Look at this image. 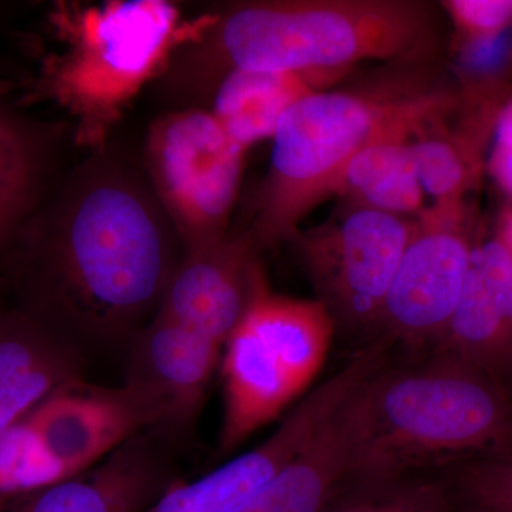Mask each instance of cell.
Listing matches in <instances>:
<instances>
[{
  "label": "cell",
  "instance_id": "cell-4",
  "mask_svg": "<svg viewBox=\"0 0 512 512\" xmlns=\"http://www.w3.org/2000/svg\"><path fill=\"white\" fill-rule=\"evenodd\" d=\"M350 404V478L437 474L512 453L510 389L439 350L396 353L353 393Z\"/></svg>",
  "mask_w": 512,
  "mask_h": 512
},
{
  "label": "cell",
  "instance_id": "cell-14",
  "mask_svg": "<svg viewBox=\"0 0 512 512\" xmlns=\"http://www.w3.org/2000/svg\"><path fill=\"white\" fill-rule=\"evenodd\" d=\"M170 485L158 454L136 437L90 470L0 512H147Z\"/></svg>",
  "mask_w": 512,
  "mask_h": 512
},
{
  "label": "cell",
  "instance_id": "cell-23",
  "mask_svg": "<svg viewBox=\"0 0 512 512\" xmlns=\"http://www.w3.org/2000/svg\"><path fill=\"white\" fill-rule=\"evenodd\" d=\"M76 476L47 453L25 419L0 433V511Z\"/></svg>",
  "mask_w": 512,
  "mask_h": 512
},
{
  "label": "cell",
  "instance_id": "cell-17",
  "mask_svg": "<svg viewBox=\"0 0 512 512\" xmlns=\"http://www.w3.org/2000/svg\"><path fill=\"white\" fill-rule=\"evenodd\" d=\"M350 397L238 512L325 511L352 476L355 419Z\"/></svg>",
  "mask_w": 512,
  "mask_h": 512
},
{
  "label": "cell",
  "instance_id": "cell-8",
  "mask_svg": "<svg viewBox=\"0 0 512 512\" xmlns=\"http://www.w3.org/2000/svg\"><path fill=\"white\" fill-rule=\"evenodd\" d=\"M416 228L417 217L345 201L329 220L299 231L292 245L336 332L370 342Z\"/></svg>",
  "mask_w": 512,
  "mask_h": 512
},
{
  "label": "cell",
  "instance_id": "cell-3",
  "mask_svg": "<svg viewBox=\"0 0 512 512\" xmlns=\"http://www.w3.org/2000/svg\"><path fill=\"white\" fill-rule=\"evenodd\" d=\"M458 104L436 59L389 63L352 86L303 97L272 137L271 163L248 231L261 249L292 244L302 221L338 194L357 154L396 128L420 126Z\"/></svg>",
  "mask_w": 512,
  "mask_h": 512
},
{
  "label": "cell",
  "instance_id": "cell-24",
  "mask_svg": "<svg viewBox=\"0 0 512 512\" xmlns=\"http://www.w3.org/2000/svg\"><path fill=\"white\" fill-rule=\"evenodd\" d=\"M439 476L471 512H512V453L468 461Z\"/></svg>",
  "mask_w": 512,
  "mask_h": 512
},
{
  "label": "cell",
  "instance_id": "cell-1",
  "mask_svg": "<svg viewBox=\"0 0 512 512\" xmlns=\"http://www.w3.org/2000/svg\"><path fill=\"white\" fill-rule=\"evenodd\" d=\"M97 154L28 229L20 278L50 329L114 335L156 315L184 248L146 175Z\"/></svg>",
  "mask_w": 512,
  "mask_h": 512
},
{
  "label": "cell",
  "instance_id": "cell-5",
  "mask_svg": "<svg viewBox=\"0 0 512 512\" xmlns=\"http://www.w3.org/2000/svg\"><path fill=\"white\" fill-rule=\"evenodd\" d=\"M207 15L187 20L168 0L56 2L36 92L72 120L80 147L101 150L141 90L163 74Z\"/></svg>",
  "mask_w": 512,
  "mask_h": 512
},
{
  "label": "cell",
  "instance_id": "cell-21",
  "mask_svg": "<svg viewBox=\"0 0 512 512\" xmlns=\"http://www.w3.org/2000/svg\"><path fill=\"white\" fill-rule=\"evenodd\" d=\"M439 474L350 478L323 512H457Z\"/></svg>",
  "mask_w": 512,
  "mask_h": 512
},
{
  "label": "cell",
  "instance_id": "cell-11",
  "mask_svg": "<svg viewBox=\"0 0 512 512\" xmlns=\"http://www.w3.org/2000/svg\"><path fill=\"white\" fill-rule=\"evenodd\" d=\"M25 420L47 453L74 474L97 466L141 430L171 423L163 400L130 380L111 389L76 380L50 394Z\"/></svg>",
  "mask_w": 512,
  "mask_h": 512
},
{
  "label": "cell",
  "instance_id": "cell-16",
  "mask_svg": "<svg viewBox=\"0 0 512 512\" xmlns=\"http://www.w3.org/2000/svg\"><path fill=\"white\" fill-rule=\"evenodd\" d=\"M76 380V359L59 333L26 311H0V433Z\"/></svg>",
  "mask_w": 512,
  "mask_h": 512
},
{
  "label": "cell",
  "instance_id": "cell-6",
  "mask_svg": "<svg viewBox=\"0 0 512 512\" xmlns=\"http://www.w3.org/2000/svg\"><path fill=\"white\" fill-rule=\"evenodd\" d=\"M335 335L322 303L279 295L262 282L225 343L221 453L237 450L309 390Z\"/></svg>",
  "mask_w": 512,
  "mask_h": 512
},
{
  "label": "cell",
  "instance_id": "cell-25",
  "mask_svg": "<svg viewBox=\"0 0 512 512\" xmlns=\"http://www.w3.org/2000/svg\"><path fill=\"white\" fill-rule=\"evenodd\" d=\"M441 8L460 43L495 39L512 29V0H446Z\"/></svg>",
  "mask_w": 512,
  "mask_h": 512
},
{
  "label": "cell",
  "instance_id": "cell-12",
  "mask_svg": "<svg viewBox=\"0 0 512 512\" xmlns=\"http://www.w3.org/2000/svg\"><path fill=\"white\" fill-rule=\"evenodd\" d=\"M251 232L184 252L158 312L224 346L241 322L265 271Z\"/></svg>",
  "mask_w": 512,
  "mask_h": 512
},
{
  "label": "cell",
  "instance_id": "cell-27",
  "mask_svg": "<svg viewBox=\"0 0 512 512\" xmlns=\"http://www.w3.org/2000/svg\"><path fill=\"white\" fill-rule=\"evenodd\" d=\"M498 234H500L505 245H507L508 252H510L512 259V211L505 214L503 224H501V229Z\"/></svg>",
  "mask_w": 512,
  "mask_h": 512
},
{
  "label": "cell",
  "instance_id": "cell-15",
  "mask_svg": "<svg viewBox=\"0 0 512 512\" xmlns=\"http://www.w3.org/2000/svg\"><path fill=\"white\" fill-rule=\"evenodd\" d=\"M222 350L204 333L157 312L138 335L128 380L153 390L171 423L181 424L200 410Z\"/></svg>",
  "mask_w": 512,
  "mask_h": 512
},
{
  "label": "cell",
  "instance_id": "cell-20",
  "mask_svg": "<svg viewBox=\"0 0 512 512\" xmlns=\"http://www.w3.org/2000/svg\"><path fill=\"white\" fill-rule=\"evenodd\" d=\"M456 110L424 121L412 136L421 188L433 198V204H464L467 191L478 177L484 133L467 121L461 130H451L447 120Z\"/></svg>",
  "mask_w": 512,
  "mask_h": 512
},
{
  "label": "cell",
  "instance_id": "cell-18",
  "mask_svg": "<svg viewBox=\"0 0 512 512\" xmlns=\"http://www.w3.org/2000/svg\"><path fill=\"white\" fill-rule=\"evenodd\" d=\"M338 80L329 74L235 70L215 87L210 110L229 136L248 151L259 141L274 137L293 104L323 92Z\"/></svg>",
  "mask_w": 512,
  "mask_h": 512
},
{
  "label": "cell",
  "instance_id": "cell-22",
  "mask_svg": "<svg viewBox=\"0 0 512 512\" xmlns=\"http://www.w3.org/2000/svg\"><path fill=\"white\" fill-rule=\"evenodd\" d=\"M42 165V151L33 134L0 110V248L33 210Z\"/></svg>",
  "mask_w": 512,
  "mask_h": 512
},
{
  "label": "cell",
  "instance_id": "cell-7",
  "mask_svg": "<svg viewBox=\"0 0 512 512\" xmlns=\"http://www.w3.org/2000/svg\"><path fill=\"white\" fill-rule=\"evenodd\" d=\"M245 153L210 109L180 107L151 123L144 146L147 181L184 252L229 234Z\"/></svg>",
  "mask_w": 512,
  "mask_h": 512
},
{
  "label": "cell",
  "instance_id": "cell-10",
  "mask_svg": "<svg viewBox=\"0 0 512 512\" xmlns=\"http://www.w3.org/2000/svg\"><path fill=\"white\" fill-rule=\"evenodd\" d=\"M375 369L376 359L369 353L350 357L338 372L305 394L264 443L191 483L170 485L147 512H238Z\"/></svg>",
  "mask_w": 512,
  "mask_h": 512
},
{
  "label": "cell",
  "instance_id": "cell-13",
  "mask_svg": "<svg viewBox=\"0 0 512 512\" xmlns=\"http://www.w3.org/2000/svg\"><path fill=\"white\" fill-rule=\"evenodd\" d=\"M429 350L470 363L510 389L512 259L500 234L476 244L456 311Z\"/></svg>",
  "mask_w": 512,
  "mask_h": 512
},
{
  "label": "cell",
  "instance_id": "cell-9",
  "mask_svg": "<svg viewBox=\"0 0 512 512\" xmlns=\"http://www.w3.org/2000/svg\"><path fill=\"white\" fill-rule=\"evenodd\" d=\"M464 211V204H433L417 217L370 340H387L399 355L436 345L456 311L476 248Z\"/></svg>",
  "mask_w": 512,
  "mask_h": 512
},
{
  "label": "cell",
  "instance_id": "cell-2",
  "mask_svg": "<svg viewBox=\"0 0 512 512\" xmlns=\"http://www.w3.org/2000/svg\"><path fill=\"white\" fill-rule=\"evenodd\" d=\"M433 6L416 0H258L207 15L171 57L165 92L183 107L212 96L235 70L329 74L342 79L367 60L436 59Z\"/></svg>",
  "mask_w": 512,
  "mask_h": 512
},
{
  "label": "cell",
  "instance_id": "cell-19",
  "mask_svg": "<svg viewBox=\"0 0 512 512\" xmlns=\"http://www.w3.org/2000/svg\"><path fill=\"white\" fill-rule=\"evenodd\" d=\"M417 127L396 128L357 154L336 195L390 214L419 217L427 207L412 151Z\"/></svg>",
  "mask_w": 512,
  "mask_h": 512
},
{
  "label": "cell",
  "instance_id": "cell-26",
  "mask_svg": "<svg viewBox=\"0 0 512 512\" xmlns=\"http://www.w3.org/2000/svg\"><path fill=\"white\" fill-rule=\"evenodd\" d=\"M491 170L503 190L512 195V133L497 136Z\"/></svg>",
  "mask_w": 512,
  "mask_h": 512
}]
</instances>
